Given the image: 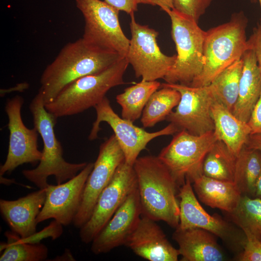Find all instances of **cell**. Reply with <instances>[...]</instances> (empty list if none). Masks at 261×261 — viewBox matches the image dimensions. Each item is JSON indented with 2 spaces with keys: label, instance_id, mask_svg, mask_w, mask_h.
<instances>
[{
  "label": "cell",
  "instance_id": "1",
  "mask_svg": "<svg viewBox=\"0 0 261 261\" xmlns=\"http://www.w3.org/2000/svg\"><path fill=\"white\" fill-rule=\"evenodd\" d=\"M122 58L116 53L93 47L82 38L67 44L41 75L39 89L44 104L53 101L69 84L102 72Z\"/></svg>",
  "mask_w": 261,
  "mask_h": 261
},
{
  "label": "cell",
  "instance_id": "2",
  "mask_svg": "<svg viewBox=\"0 0 261 261\" xmlns=\"http://www.w3.org/2000/svg\"><path fill=\"white\" fill-rule=\"evenodd\" d=\"M133 166L142 216L176 229L179 224V186L169 169L152 155L138 157Z\"/></svg>",
  "mask_w": 261,
  "mask_h": 261
},
{
  "label": "cell",
  "instance_id": "3",
  "mask_svg": "<svg viewBox=\"0 0 261 261\" xmlns=\"http://www.w3.org/2000/svg\"><path fill=\"white\" fill-rule=\"evenodd\" d=\"M29 109L33 117L34 127L42 138L44 147L38 166L32 169L23 170L22 174L39 189L48 186L47 178L51 175L55 176L57 184L73 178L87 163H70L64 159L62 145L54 132L57 118L45 109L40 89L30 103Z\"/></svg>",
  "mask_w": 261,
  "mask_h": 261
},
{
  "label": "cell",
  "instance_id": "4",
  "mask_svg": "<svg viewBox=\"0 0 261 261\" xmlns=\"http://www.w3.org/2000/svg\"><path fill=\"white\" fill-rule=\"evenodd\" d=\"M247 23V17L241 11L232 14L228 22L205 31V64L202 72L189 86L209 85L224 69L241 58L248 49L246 33Z\"/></svg>",
  "mask_w": 261,
  "mask_h": 261
},
{
  "label": "cell",
  "instance_id": "5",
  "mask_svg": "<svg viewBox=\"0 0 261 261\" xmlns=\"http://www.w3.org/2000/svg\"><path fill=\"white\" fill-rule=\"evenodd\" d=\"M123 57L104 70L79 78L65 86L46 110L56 118L73 116L94 107L112 88L125 84L124 74L129 65Z\"/></svg>",
  "mask_w": 261,
  "mask_h": 261
},
{
  "label": "cell",
  "instance_id": "6",
  "mask_svg": "<svg viewBox=\"0 0 261 261\" xmlns=\"http://www.w3.org/2000/svg\"><path fill=\"white\" fill-rule=\"evenodd\" d=\"M163 11L170 18L172 38L177 52L175 61L163 79L167 83L189 86L202 72L205 64V31L194 20L174 9Z\"/></svg>",
  "mask_w": 261,
  "mask_h": 261
},
{
  "label": "cell",
  "instance_id": "7",
  "mask_svg": "<svg viewBox=\"0 0 261 261\" xmlns=\"http://www.w3.org/2000/svg\"><path fill=\"white\" fill-rule=\"evenodd\" d=\"M85 20L82 38L95 48L126 57L130 40L124 34L119 20V11L101 0H75Z\"/></svg>",
  "mask_w": 261,
  "mask_h": 261
},
{
  "label": "cell",
  "instance_id": "8",
  "mask_svg": "<svg viewBox=\"0 0 261 261\" xmlns=\"http://www.w3.org/2000/svg\"><path fill=\"white\" fill-rule=\"evenodd\" d=\"M214 131L202 135L180 130L158 156L181 187L187 179L192 183L203 174L204 158L218 140Z\"/></svg>",
  "mask_w": 261,
  "mask_h": 261
},
{
  "label": "cell",
  "instance_id": "9",
  "mask_svg": "<svg viewBox=\"0 0 261 261\" xmlns=\"http://www.w3.org/2000/svg\"><path fill=\"white\" fill-rule=\"evenodd\" d=\"M130 15L131 37L126 57L136 77L149 81L163 79L174 63L176 55L163 54L157 43L158 31L138 23L134 14Z\"/></svg>",
  "mask_w": 261,
  "mask_h": 261
},
{
  "label": "cell",
  "instance_id": "10",
  "mask_svg": "<svg viewBox=\"0 0 261 261\" xmlns=\"http://www.w3.org/2000/svg\"><path fill=\"white\" fill-rule=\"evenodd\" d=\"M94 108L96 112V119L93 123L88 139H96L101 130V123L106 122L113 130L124 153L125 162L130 165H133L139 154L146 148L147 145L151 140L158 137L173 135L179 131L172 123L157 131H146L134 125L133 122L118 116L114 111L106 97Z\"/></svg>",
  "mask_w": 261,
  "mask_h": 261
},
{
  "label": "cell",
  "instance_id": "11",
  "mask_svg": "<svg viewBox=\"0 0 261 261\" xmlns=\"http://www.w3.org/2000/svg\"><path fill=\"white\" fill-rule=\"evenodd\" d=\"M161 86L177 90L180 100L166 119L178 130L194 135L214 131L215 125L211 108L215 101L208 86L192 87L180 84L164 83Z\"/></svg>",
  "mask_w": 261,
  "mask_h": 261
},
{
  "label": "cell",
  "instance_id": "12",
  "mask_svg": "<svg viewBox=\"0 0 261 261\" xmlns=\"http://www.w3.org/2000/svg\"><path fill=\"white\" fill-rule=\"evenodd\" d=\"M23 103V98L19 95L8 99L5 103L9 140L6 160L0 167V176L11 173L25 163L34 166L42 157V151L39 150L38 145L39 132L35 127L28 128L23 121L21 109Z\"/></svg>",
  "mask_w": 261,
  "mask_h": 261
},
{
  "label": "cell",
  "instance_id": "13",
  "mask_svg": "<svg viewBox=\"0 0 261 261\" xmlns=\"http://www.w3.org/2000/svg\"><path fill=\"white\" fill-rule=\"evenodd\" d=\"M136 186L133 166L123 162L99 196L89 219L80 228L82 242L91 243Z\"/></svg>",
  "mask_w": 261,
  "mask_h": 261
},
{
  "label": "cell",
  "instance_id": "14",
  "mask_svg": "<svg viewBox=\"0 0 261 261\" xmlns=\"http://www.w3.org/2000/svg\"><path fill=\"white\" fill-rule=\"evenodd\" d=\"M124 161V153L113 134L100 146L97 158L85 186L80 206L73 221L75 227L80 229L88 221L100 194Z\"/></svg>",
  "mask_w": 261,
  "mask_h": 261
},
{
  "label": "cell",
  "instance_id": "15",
  "mask_svg": "<svg viewBox=\"0 0 261 261\" xmlns=\"http://www.w3.org/2000/svg\"><path fill=\"white\" fill-rule=\"evenodd\" d=\"M192 183L187 179L179 189V224L182 229L198 228L219 237L229 245L243 247L246 241L244 232L240 233L233 226L217 214L209 215L202 206L194 192Z\"/></svg>",
  "mask_w": 261,
  "mask_h": 261
},
{
  "label": "cell",
  "instance_id": "16",
  "mask_svg": "<svg viewBox=\"0 0 261 261\" xmlns=\"http://www.w3.org/2000/svg\"><path fill=\"white\" fill-rule=\"evenodd\" d=\"M93 166L94 163H87L73 178L60 184L48 185L44 205L37 218L38 224L50 218L63 226L73 223L81 205L87 180Z\"/></svg>",
  "mask_w": 261,
  "mask_h": 261
},
{
  "label": "cell",
  "instance_id": "17",
  "mask_svg": "<svg viewBox=\"0 0 261 261\" xmlns=\"http://www.w3.org/2000/svg\"><path fill=\"white\" fill-rule=\"evenodd\" d=\"M142 216L137 186L129 193L104 228L91 242L94 254L106 253L124 245Z\"/></svg>",
  "mask_w": 261,
  "mask_h": 261
},
{
  "label": "cell",
  "instance_id": "18",
  "mask_svg": "<svg viewBox=\"0 0 261 261\" xmlns=\"http://www.w3.org/2000/svg\"><path fill=\"white\" fill-rule=\"evenodd\" d=\"M157 221L141 217L125 246L136 255L149 261H177L180 253L173 246Z\"/></svg>",
  "mask_w": 261,
  "mask_h": 261
},
{
  "label": "cell",
  "instance_id": "19",
  "mask_svg": "<svg viewBox=\"0 0 261 261\" xmlns=\"http://www.w3.org/2000/svg\"><path fill=\"white\" fill-rule=\"evenodd\" d=\"M45 197V188H43L16 200H0L1 216L13 232L23 238L36 232L37 218Z\"/></svg>",
  "mask_w": 261,
  "mask_h": 261
},
{
  "label": "cell",
  "instance_id": "20",
  "mask_svg": "<svg viewBox=\"0 0 261 261\" xmlns=\"http://www.w3.org/2000/svg\"><path fill=\"white\" fill-rule=\"evenodd\" d=\"M215 236L201 228L177 227L172 238L178 245L182 261H222L225 255Z\"/></svg>",
  "mask_w": 261,
  "mask_h": 261
},
{
  "label": "cell",
  "instance_id": "21",
  "mask_svg": "<svg viewBox=\"0 0 261 261\" xmlns=\"http://www.w3.org/2000/svg\"><path fill=\"white\" fill-rule=\"evenodd\" d=\"M241 58L243 69L238 96L232 112L247 123L261 93V73L253 49H247Z\"/></svg>",
  "mask_w": 261,
  "mask_h": 261
},
{
  "label": "cell",
  "instance_id": "22",
  "mask_svg": "<svg viewBox=\"0 0 261 261\" xmlns=\"http://www.w3.org/2000/svg\"><path fill=\"white\" fill-rule=\"evenodd\" d=\"M192 183L193 190L202 203L226 213L235 210L242 195L234 182L210 178L203 174Z\"/></svg>",
  "mask_w": 261,
  "mask_h": 261
},
{
  "label": "cell",
  "instance_id": "23",
  "mask_svg": "<svg viewBox=\"0 0 261 261\" xmlns=\"http://www.w3.org/2000/svg\"><path fill=\"white\" fill-rule=\"evenodd\" d=\"M215 125L214 132L236 156L246 145L251 134L246 122L236 117L232 112L216 101L211 108Z\"/></svg>",
  "mask_w": 261,
  "mask_h": 261
},
{
  "label": "cell",
  "instance_id": "24",
  "mask_svg": "<svg viewBox=\"0 0 261 261\" xmlns=\"http://www.w3.org/2000/svg\"><path fill=\"white\" fill-rule=\"evenodd\" d=\"M261 172V152L245 145L236 157L234 177V183L242 195L255 198Z\"/></svg>",
  "mask_w": 261,
  "mask_h": 261
},
{
  "label": "cell",
  "instance_id": "25",
  "mask_svg": "<svg viewBox=\"0 0 261 261\" xmlns=\"http://www.w3.org/2000/svg\"><path fill=\"white\" fill-rule=\"evenodd\" d=\"M161 84L157 80L149 81L142 79L117 95L116 101L121 107L122 117L134 122L141 117L149 99L160 87Z\"/></svg>",
  "mask_w": 261,
  "mask_h": 261
},
{
  "label": "cell",
  "instance_id": "26",
  "mask_svg": "<svg viewBox=\"0 0 261 261\" xmlns=\"http://www.w3.org/2000/svg\"><path fill=\"white\" fill-rule=\"evenodd\" d=\"M242 69L241 58L224 69L208 86L215 101L231 112L237 100Z\"/></svg>",
  "mask_w": 261,
  "mask_h": 261
},
{
  "label": "cell",
  "instance_id": "27",
  "mask_svg": "<svg viewBox=\"0 0 261 261\" xmlns=\"http://www.w3.org/2000/svg\"><path fill=\"white\" fill-rule=\"evenodd\" d=\"M236 157L222 141L218 140L204 158L203 174L210 178L234 182Z\"/></svg>",
  "mask_w": 261,
  "mask_h": 261
},
{
  "label": "cell",
  "instance_id": "28",
  "mask_svg": "<svg viewBox=\"0 0 261 261\" xmlns=\"http://www.w3.org/2000/svg\"><path fill=\"white\" fill-rule=\"evenodd\" d=\"M160 88L152 94L143 110L141 122L144 128L153 127L165 120L180 100L181 95L175 89L165 86Z\"/></svg>",
  "mask_w": 261,
  "mask_h": 261
},
{
  "label": "cell",
  "instance_id": "29",
  "mask_svg": "<svg viewBox=\"0 0 261 261\" xmlns=\"http://www.w3.org/2000/svg\"><path fill=\"white\" fill-rule=\"evenodd\" d=\"M232 223L238 226L246 236L261 240V199L242 195L235 210L227 213Z\"/></svg>",
  "mask_w": 261,
  "mask_h": 261
},
{
  "label": "cell",
  "instance_id": "30",
  "mask_svg": "<svg viewBox=\"0 0 261 261\" xmlns=\"http://www.w3.org/2000/svg\"><path fill=\"white\" fill-rule=\"evenodd\" d=\"M4 234L7 242L0 244V250H4L0 261H42L47 258L48 249L44 244L23 242L12 231H6Z\"/></svg>",
  "mask_w": 261,
  "mask_h": 261
},
{
  "label": "cell",
  "instance_id": "31",
  "mask_svg": "<svg viewBox=\"0 0 261 261\" xmlns=\"http://www.w3.org/2000/svg\"><path fill=\"white\" fill-rule=\"evenodd\" d=\"M212 1V0H173L174 9L198 22L200 18L205 13Z\"/></svg>",
  "mask_w": 261,
  "mask_h": 261
},
{
  "label": "cell",
  "instance_id": "32",
  "mask_svg": "<svg viewBox=\"0 0 261 261\" xmlns=\"http://www.w3.org/2000/svg\"><path fill=\"white\" fill-rule=\"evenodd\" d=\"M63 232L62 225L55 220L51 221L49 225L44 228L41 231L36 232L27 238H21V241L25 243L35 244L40 243L43 238L51 237L55 240L61 235Z\"/></svg>",
  "mask_w": 261,
  "mask_h": 261
},
{
  "label": "cell",
  "instance_id": "33",
  "mask_svg": "<svg viewBox=\"0 0 261 261\" xmlns=\"http://www.w3.org/2000/svg\"><path fill=\"white\" fill-rule=\"evenodd\" d=\"M246 236L243 251L239 260L241 261H261V242L251 236Z\"/></svg>",
  "mask_w": 261,
  "mask_h": 261
},
{
  "label": "cell",
  "instance_id": "34",
  "mask_svg": "<svg viewBox=\"0 0 261 261\" xmlns=\"http://www.w3.org/2000/svg\"><path fill=\"white\" fill-rule=\"evenodd\" d=\"M248 49L254 50L261 73V24L254 28L253 33L247 41Z\"/></svg>",
  "mask_w": 261,
  "mask_h": 261
},
{
  "label": "cell",
  "instance_id": "35",
  "mask_svg": "<svg viewBox=\"0 0 261 261\" xmlns=\"http://www.w3.org/2000/svg\"><path fill=\"white\" fill-rule=\"evenodd\" d=\"M247 124L250 129L251 134H261V93Z\"/></svg>",
  "mask_w": 261,
  "mask_h": 261
},
{
  "label": "cell",
  "instance_id": "36",
  "mask_svg": "<svg viewBox=\"0 0 261 261\" xmlns=\"http://www.w3.org/2000/svg\"><path fill=\"white\" fill-rule=\"evenodd\" d=\"M107 3L130 15L137 11L138 4L136 0H104Z\"/></svg>",
  "mask_w": 261,
  "mask_h": 261
},
{
  "label": "cell",
  "instance_id": "37",
  "mask_svg": "<svg viewBox=\"0 0 261 261\" xmlns=\"http://www.w3.org/2000/svg\"><path fill=\"white\" fill-rule=\"evenodd\" d=\"M138 4H147L159 6L161 10L174 9L173 0H136Z\"/></svg>",
  "mask_w": 261,
  "mask_h": 261
},
{
  "label": "cell",
  "instance_id": "38",
  "mask_svg": "<svg viewBox=\"0 0 261 261\" xmlns=\"http://www.w3.org/2000/svg\"><path fill=\"white\" fill-rule=\"evenodd\" d=\"M245 145L261 152V134H250Z\"/></svg>",
  "mask_w": 261,
  "mask_h": 261
},
{
  "label": "cell",
  "instance_id": "39",
  "mask_svg": "<svg viewBox=\"0 0 261 261\" xmlns=\"http://www.w3.org/2000/svg\"><path fill=\"white\" fill-rule=\"evenodd\" d=\"M255 198H258L261 199V172L258 178L256 184Z\"/></svg>",
  "mask_w": 261,
  "mask_h": 261
},
{
  "label": "cell",
  "instance_id": "40",
  "mask_svg": "<svg viewBox=\"0 0 261 261\" xmlns=\"http://www.w3.org/2000/svg\"><path fill=\"white\" fill-rule=\"evenodd\" d=\"M251 1H256L257 0H251ZM259 1V3H260V8H261V0H258Z\"/></svg>",
  "mask_w": 261,
  "mask_h": 261
},
{
  "label": "cell",
  "instance_id": "41",
  "mask_svg": "<svg viewBox=\"0 0 261 261\" xmlns=\"http://www.w3.org/2000/svg\"></svg>",
  "mask_w": 261,
  "mask_h": 261
}]
</instances>
